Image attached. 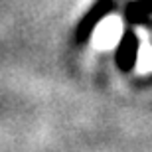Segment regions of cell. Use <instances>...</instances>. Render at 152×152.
Segmentation results:
<instances>
[{
	"instance_id": "obj_3",
	"label": "cell",
	"mask_w": 152,
	"mask_h": 152,
	"mask_svg": "<svg viewBox=\"0 0 152 152\" xmlns=\"http://www.w3.org/2000/svg\"><path fill=\"white\" fill-rule=\"evenodd\" d=\"M132 56H134V42L129 38L123 44V51H121V65L129 67V63H130V59H132Z\"/></svg>"
},
{
	"instance_id": "obj_1",
	"label": "cell",
	"mask_w": 152,
	"mask_h": 152,
	"mask_svg": "<svg viewBox=\"0 0 152 152\" xmlns=\"http://www.w3.org/2000/svg\"><path fill=\"white\" fill-rule=\"evenodd\" d=\"M123 39V22L117 16L103 18L93 34V45L97 50H113Z\"/></svg>"
},
{
	"instance_id": "obj_2",
	"label": "cell",
	"mask_w": 152,
	"mask_h": 152,
	"mask_svg": "<svg viewBox=\"0 0 152 152\" xmlns=\"http://www.w3.org/2000/svg\"><path fill=\"white\" fill-rule=\"evenodd\" d=\"M136 65H138V71H142V73L152 69V48L148 42H142L136 51Z\"/></svg>"
}]
</instances>
